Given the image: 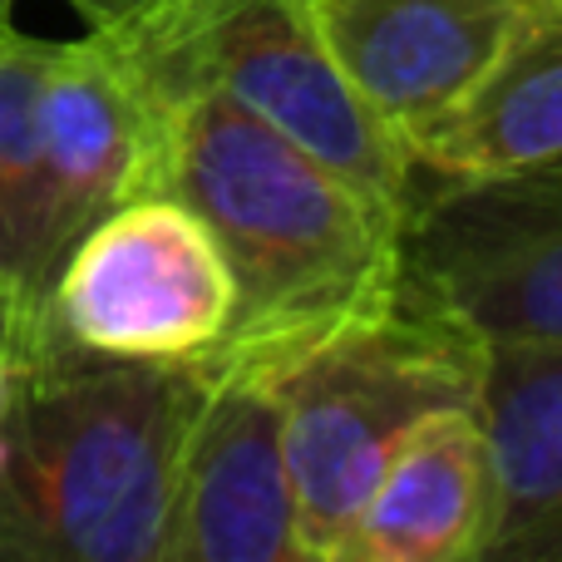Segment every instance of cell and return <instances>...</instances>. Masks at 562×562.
<instances>
[{
  "label": "cell",
  "instance_id": "obj_13",
  "mask_svg": "<svg viewBox=\"0 0 562 562\" xmlns=\"http://www.w3.org/2000/svg\"><path fill=\"white\" fill-rule=\"evenodd\" d=\"M49 55H55L49 40L20 35L10 15H0V286H5L0 370L5 385L65 346L30 286L40 198V85Z\"/></svg>",
  "mask_w": 562,
  "mask_h": 562
},
{
  "label": "cell",
  "instance_id": "obj_16",
  "mask_svg": "<svg viewBox=\"0 0 562 562\" xmlns=\"http://www.w3.org/2000/svg\"><path fill=\"white\" fill-rule=\"evenodd\" d=\"M0 409H5V370H0Z\"/></svg>",
  "mask_w": 562,
  "mask_h": 562
},
{
  "label": "cell",
  "instance_id": "obj_14",
  "mask_svg": "<svg viewBox=\"0 0 562 562\" xmlns=\"http://www.w3.org/2000/svg\"><path fill=\"white\" fill-rule=\"evenodd\" d=\"M75 5H85V10H89V20H104L109 10L119 5V0H75Z\"/></svg>",
  "mask_w": 562,
  "mask_h": 562
},
{
  "label": "cell",
  "instance_id": "obj_9",
  "mask_svg": "<svg viewBox=\"0 0 562 562\" xmlns=\"http://www.w3.org/2000/svg\"><path fill=\"white\" fill-rule=\"evenodd\" d=\"M168 562H321L291 504L262 380L207 375L178 469Z\"/></svg>",
  "mask_w": 562,
  "mask_h": 562
},
{
  "label": "cell",
  "instance_id": "obj_18",
  "mask_svg": "<svg viewBox=\"0 0 562 562\" xmlns=\"http://www.w3.org/2000/svg\"><path fill=\"white\" fill-rule=\"evenodd\" d=\"M0 15H10V0H0Z\"/></svg>",
  "mask_w": 562,
  "mask_h": 562
},
{
  "label": "cell",
  "instance_id": "obj_5",
  "mask_svg": "<svg viewBox=\"0 0 562 562\" xmlns=\"http://www.w3.org/2000/svg\"><path fill=\"white\" fill-rule=\"evenodd\" d=\"M400 286L484 346L562 340V168L415 188Z\"/></svg>",
  "mask_w": 562,
  "mask_h": 562
},
{
  "label": "cell",
  "instance_id": "obj_4",
  "mask_svg": "<svg viewBox=\"0 0 562 562\" xmlns=\"http://www.w3.org/2000/svg\"><path fill=\"white\" fill-rule=\"evenodd\" d=\"M484 340L405 286L267 370L277 445L301 533L321 562L415 419L479 400Z\"/></svg>",
  "mask_w": 562,
  "mask_h": 562
},
{
  "label": "cell",
  "instance_id": "obj_3",
  "mask_svg": "<svg viewBox=\"0 0 562 562\" xmlns=\"http://www.w3.org/2000/svg\"><path fill=\"white\" fill-rule=\"evenodd\" d=\"M94 35L154 109L213 89L405 227L415 164L336 69L306 0H119L94 20Z\"/></svg>",
  "mask_w": 562,
  "mask_h": 562
},
{
  "label": "cell",
  "instance_id": "obj_7",
  "mask_svg": "<svg viewBox=\"0 0 562 562\" xmlns=\"http://www.w3.org/2000/svg\"><path fill=\"white\" fill-rule=\"evenodd\" d=\"M158 144V109L134 85L124 59L89 30L55 45L40 85V198H35V286L49 316V286L69 247L109 213L144 198Z\"/></svg>",
  "mask_w": 562,
  "mask_h": 562
},
{
  "label": "cell",
  "instance_id": "obj_8",
  "mask_svg": "<svg viewBox=\"0 0 562 562\" xmlns=\"http://www.w3.org/2000/svg\"><path fill=\"white\" fill-rule=\"evenodd\" d=\"M336 69L415 148L494 65L528 0H306Z\"/></svg>",
  "mask_w": 562,
  "mask_h": 562
},
{
  "label": "cell",
  "instance_id": "obj_6",
  "mask_svg": "<svg viewBox=\"0 0 562 562\" xmlns=\"http://www.w3.org/2000/svg\"><path fill=\"white\" fill-rule=\"evenodd\" d=\"M237 286L223 247L178 198L109 207L59 262L49 321L109 360H193L227 336Z\"/></svg>",
  "mask_w": 562,
  "mask_h": 562
},
{
  "label": "cell",
  "instance_id": "obj_17",
  "mask_svg": "<svg viewBox=\"0 0 562 562\" xmlns=\"http://www.w3.org/2000/svg\"><path fill=\"white\" fill-rule=\"evenodd\" d=\"M0 326H5V286H0Z\"/></svg>",
  "mask_w": 562,
  "mask_h": 562
},
{
  "label": "cell",
  "instance_id": "obj_11",
  "mask_svg": "<svg viewBox=\"0 0 562 562\" xmlns=\"http://www.w3.org/2000/svg\"><path fill=\"white\" fill-rule=\"evenodd\" d=\"M488 449L469 405L429 409L405 429L385 474L326 562H464L484 528Z\"/></svg>",
  "mask_w": 562,
  "mask_h": 562
},
{
  "label": "cell",
  "instance_id": "obj_12",
  "mask_svg": "<svg viewBox=\"0 0 562 562\" xmlns=\"http://www.w3.org/2000/svg\"><path fill=\"white\" fill-rule=\"evenodd\" d=\"M409 164L435 178H504L562 164V0H528L494 65L415 138Z\"/></svg>",
  "mask_w": 562,
  "mask_h": 562
},
{
  "label": "cell",
  "instance_id": "obj_15",
  "mask_svg": "<svg viewBox=\"0 0 562 562\" xmlns=\"http://www.w3.org/2000/svg\"><path fill=\"white\" fill-rule=\"evenodd\" d=\"M5 454L10 449H5V435H0V474H5Z\"/></svg>",
  "mask_w": 562,
  "mask_h": 562
},
{
  "label": "cell",
  "instance_id": "obj_1",
  "mask_svg": "<svg viewBox=\"0 0 562 562\" xmlns=\"http://www.w3.org/2000/svg\"><path fill=\"white\" fill-rule=\"evenodd\" d=\"M148 193L203 217L237 286L227 336L193 356L203 375L262 380L400 291V223L213 89L158 104Z\"/></svg>",
  "mask_w": 562,
  "mask_h": 562
},
{
  "label": "cell",
  "instance_id": "obj_10",
  "mask_svg": "<svg viewBox=\"0 0 562 562\" xmlns=\"http://www.w3.org/2000/svg\"><path fill=\"white\" fill-rule=\"evenodd\" d=\"M484 528L464 562H562V340L484 346Z\"/></svg>",
  "mask_w": 562,
  "mask_h": 562
},
{
  "label": "cell",
  "instance_id": "obj_19",
  "mask_svg": "<svg viewBox=\"0 0 562 562\" xmlns=\"http://www.w3.org/2000/svg\"><path fill=\"white\" fill-rule=\"evenodd\" d=\"M558 168H562V164H558Z\"/></svg>",
  "mask_w": 562,
  "mask_h": 562
},
{
  "label": "cell",
  "instance_id": "obj_2",
  "mask_svg": "<svg viewBox=\"0 0 562 562\" xmlns=\"http://www.w3.org/2000/svg\"><path fill=\"white\" fill-rule=\"evenodd\" d=\"M203 395L198 360H109L69 340L10 380L0 562H168Z\"/></svg>",
  "mask_w": 562,
  "mask_h": 562
}]
</instances>
